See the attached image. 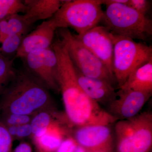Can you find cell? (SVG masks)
I'll use <instances>...</instances> for the list:
<instances>
[{
  "instance_id": "7",
  "label": "cell",
  "mask_w": 152,
  "mask_h": 152,
  "mask_svg": "<svg viewBox=\"0 0 152 152\" xmlns=\"http://www.w3.org/2000/svg\"><path fill=\"white\" fill-rule=\"evenodd\" d=\"M62 42L74 66L84 75L100 79L112 86L117 84L115 79L103 63L81 43L68 28H60Z\"/></svg>"
},
{
  "instance_id": "19",
  "label": "cell",
  "mask_w": 152,
  "mask_h": 152,
  "mask_svg": "<svg viewBox=\"0 0 152 152\" xmlns=\"http://www.w3.org/2000/svg\"><path fill=\"white\" fill-rule=\"evenodd\" d=\"M13 65V59L0 53V95L12 80L16 73Z\"/></svg>"
},
{
  "instance_id": "1",
  "label": "cell",
  "mask_w": 152,
  "mask_h": 152,
  "mask_svg": "<svg viewBox=\"0 0 152 152\" xmlns=\"http://www.w3.org/2000/svg\"><path fill=\"white\" fill-rule=\"evenodd\" d=\"M58 60L57 80L62 96L65 116L71 126L109 125L118 119L90 99L78 82L75 66L61 40L52 44Z\"/></svg>"
},
{
  "instance_id": "22",
  "label": "cell",
  "mask_w": 152,
  "mask_h": 152,
  "mask_svg": "<svg viewBox=\"0 0 152 152\" xmlns=\"http://www.w3.org/2000/svg\"><path fill=\"white\" fill-rule=\"evenodd\" d=\"M34 115L15 114H1L0 120L6 127H8L30 124Z\"/></svg>"
},
{
  "instance_id": "26",
  "label": "cell",
  "mask_w": 152,
  "mask_h": 152,
  "mask_svg": "<svg viewBox=\"0 0 152 152\" xmlns=\"http://www.w3.org/2000/svg\"><path fill=\"white\" fill-rule=\"evenodd\" d=\"M78 145L72 135L63 140L56 152H75Z\"/></svg>"
},
{
  "instance_id": "28",
  "label": "cell",
  "mask_w": 152,
  "mask_h": 152,
  "mask_svg": "<svg viewBox=\"0 0 152 152\" xmlns=\"http://www.w3.org/2000/svg\"><path fill=\"white\" fill-rule=\"evenodd\" d=\"M75 152H86L85 149L83 147L80 146L78 145L75 151Z\"/></svg>"
},
{
  "instance_id": "23",
  "label": "cell",
  "mask_w": 152,
  "mask_h": 152,
  "mask_svg": "<svg viewBox=\"0 0 152 152\" xmlns=\"http://www.w3.org/2000/svg\"><path fill=\"white\" fill-rule=\"evenodd\" d=\"M13 140L7 127L0 120V152H11Z\"/></svg>"
},
{
  "instance_id": "6",
  "label": "cell",
  "mask_w": 152,
  "mask_h": 152,
  "mask_svg": "<svg viewBox=\"0 0 152 152\" xmlns=\"http://www.w3.org/2000/svg\"><path fill=\"white\" fill-rule=\"evenodd\" d=\"M113 73L120 88L137 68L152 59V48L130 38L113 35Z\"/></svg>"
},
{
  "instance_id": "2",
  "label": "cell",
  "mask_w": 152,
  "mask_h": 152,
  "mask_svg": "<svg viewBox=\"0 0 152 152\" xmlns=\"http://www.w3.org/2000/svg\"><path fill=\"white\" fill-rule=\"evenodd\" d=\"M48 90L26 68L17 70L1 94V114L34 115L42 111L55 110Z\"/></svg>"
},
{
  "instance_id": "14",
  "label": "cell",
  "mask_w": 152,
  "mask_h": 152,
  "mask_svg": "<svg viewBox=\"0 0 152 152\" xmlns=\"http://www.w3.org/2000/svg\"><path fill=\"white\" fill-rule=\"evenodd\" d=\"M72 128L66 117L57 120L42 136L33 138L37 152H56L63 140L72 135Z\"/></svg>"
},
{
  "instance_id": "4",
  "label": "cell",
  "mask_w": 152,
  "mask_h": 152,
  "mask_svg": "<svg viewBox=\"0 0 152 152\" xmlns=\"http://www.w3.org/2000/svg\"><path fill=\"white\" fill-rule=\"evenodd\" d=\"M102 0L64 1L51 19L57 29H73L81 34L99 25L103 16Z\"/></svg>"
},
{
  "instance_id": "10",
  "label": "cell",
  "mask_w": 152,
  "mask_h": 152,
  "mask_svg": "<svg viewBox=\"0 0 152 152\" xmlns=\"http://www.w3.org/2000/svg\"><path fill=\"white\" fill-rule=\"evenodd\" d=\"M117 95L115 99L108 106L107 112L118 120H122L138 115L152 94L119 89Z\"/></svg>"
},
{
  "instance_id": "29",
  "label": "cell",
  "mask_w": 152,
  "mask_h": 152,
  "mask_svg": "<svg viewBox=\"0 0 152 152\" xmlns=\"http://www.w3.org/2000/svg\"></svg>"
},
{
  "instance_id": "21",
  "label": "cell",
  "mask_w": 152,
  "mask_h": 152,
  "mask_svg": "<svg viewBox=\"0 0 152 152\" xmlns=\"http://www.w3.org/2000/svg\"><path fill=\"white\" fill-rule=\"evenodd\" d=\"M26 9L23 1L0 0V20L13 14L24 13Z\"/></svg>"
},
{
  "instance_id": "15",
  "label": "cell",
  "mask_w": 152,
  "mask_h": 152,
  "mask_svg": "<svg viewBox=\"0 0 152 152\" xmlns=\"http://www.w3.org/2000/svg\"><path fill=\"white\" fill-rule=\"evenodd\" d=\"M64 1L25 0V14L33 23L41 20L51 18L61 7Z\"/></svg>"
},
{
  "instance_id": "18",
  "label": "cell",
  "mask_w": 152,
  "mask_h": 152,
  "mask_svg": "<svg viewBox=\"0 0 152 152\" xmlns=\"http://www.w3.org/2000/svg\"><path fill=\"white\" fill-rule=\"evenodd\" d=\"M62 116L55 110L42 111L36 114L30 123L33 138L42 136L52 124Z\"/></svg>"
},
{
  "instance_id": "11",
  "label": "cell",
  "mask_w": 152,
  "mask_h": 152,
  "mask_svg": "<svg viewBox=\"0 0 152 152\" xmlns=\"http://www.w3.org/2000/svg\"><path fill=\"white\" fill-rule=\"evenodd\" d=\"M109 125H90L75 128L72 136L84 148H108L114 139V130Z\"/></svg>"
},
{
  "instance_id": "24",
  "label": "cell",
  "mask_w": 152,
  "mask_h": 152,
  "mask_svg": "<svg viewBox=\"0 0 152 152\" xmlns=\"http://www.w3.org/2000/svg\"><path fill=\"white\" fill-rule=\"evenodd\" d=\"M7 128L13 140L14 138L22 139L32 136L31 128L30 124L12 126Z\"/></svg>"
},
{
  "instance_id": "20",
  "label": "cell",
  "mask_w": 152,
  "mask_h": 152,
  "mask_svg": "<svg viewBox=\"0 0 152 152\" xmlns=\"http://www.w3.org/2000/svg\"><path fill=\"white\" fill-rule=\"evenodd\" d=\"M24 34H12L7 36L0 41V53L11 58V56L16 54L24 37Z\"/></svg>"
},
{
  "instance_id": "30",
  "label": "cell",
  "mask_w": 152,
  "mask_h": 152,
  "mask_svg": "<svg viewBox=\"0 0 152 152\" xmlns=\"http://www.w3.org/2000/svg\"></svg>"
},
{
  "instance_id": "3",
  "label": "cell",
  "mask_w": 152,
  "mask_h": 152,
  "mask_svg": "<svg viewBox=\"0 0 152 152\" xmlns=\"http://www.w3.org/2000/svg\"><path fill=\"white\" fill-rule=\"evenodd\" d=\"M102 1L106 7L101 22L113 34L142 40L152 36L151 19L128 5L111 2L110 0Z\"/></svg>"
},
{
  "instance_id": "17",
  "label": "cell",
  "mask_w": 152,
  "mask_h": 152,
  "mask_svg": "<svg viewBox=\"0 0 152 152\" xmlns=\"http://www.w3.org/2000/svg\"><path fill=\"white\" fill-rule=\"evenodd\" d=\"M33 24L25 14H15L9 16L0 20V41L10 35H25Z\"/></svg>"
},
{
  "instance_id": "16",
  "label": "cell",
  "mask_w": 152,
  "mask_h": 152,
  "mask_svg": "<svg viewBox=\"0 0 152 152\" xmlns=\"http://www.w3.org/2000/svg\"><path fill=\"white\" fill-rule=\"evenodd\" d=\"M119 89L152 94V59L134 71Z\"/></svg>"
},
{
  "instance_id": "8",
  "label": "cell",
  "mask_w": 152,
  "mask_h": 152,
  "mask_svg": "<svg viewBox=\"0 0 152 152\" xmlns=\"http://www.w3.org/2000/svg\"><path fill=\"white\" fill-rule=\"evenodd\" d=\"M22 59L25 68L48 89L60 92L57 80L58 60L52 47L33 52Z\"/></svg>"
},
{
  "instance_id": "9",
  "label": "cell",
  "mask_w": 152,
  "mask_h": 152,
  "mask_svg": "<svg viewBox=\"0 0 152 152\" xmlns=\"http://www.w3.org/2000/svg\"><path fill=\"white\" fill-rule=\"evenodd\" d=\"M75 36L103 63L111 73L114 75L113 35L104 26L98 25L83 34L75 35Z\"/></svg>"
},
{
  "instance_id": "25",
  "label": "cell",
  "mask_w": 152,
  "mask_h": 152,
  "mask_svg": "<svg viewBox=\"0 0 152 152\" xmlns=\"http://www.w3.org/2000/svg\"><path fill=\"white\" fill-rule=\"evenodd\" d=\"M128 5L143 15L146 16L151 7V2L148 0H129Z\"/></svg>"
},
{
  "instance_id": "13",
  "label": "cell",
  "mask_w": 152,
  "mask_h": 152,
  "mask_svg": "<svg viewBox=\"0 0 152 152\" xmlns=\"http://www.w3.org/2000/svg\"><path fill=\"white\" fill-rule=\"evenodd\" d=\"M76 76L80 86L88 96L100 105H107L117 97L113 86L100 79L84 75L75 66Z\"/></svg>"
},
{
  "instance_id": "12",
  "label": "cell",
  "mask_w": 152,
  "mask_h": 152,
  "mask_svg": "<svg viewBox=\"0 0 152 152\" xmlns=\"http://www.w3.org/2000/svg\"><path fill=\"white\" fill-rule=\"evenodd\" d=\"M57 29L51 19L43 22L27 35L25 36L15 55V58L23 59L33 52L51 47L55 31Z\"/></svg>"
},
{
  "instance_id": "27",
  "label": "cell",
  "mask_w": 152,
  "mask_h": 152,
  "mask_svg": "<svg viewBox=\"0 0 152 152\" xmlns=\"http://www.w3.org/2000/svg\"><path fill=\"white\" fill-rule=\"evenodd\" d=\"M11 152H32V149L29 144L22 142L19 144Z\"/></svg>"
},
{
  "instance_id": "5",
  "label": "cell",
  "mask_w": 152,
  "mask_h": 152,
  "mask_svg": "<svg viewBox=\"0 0 152 152\" xmlns=\"http://www.w3.org/2000/svg\"><path fill=\"white\" fill-rule=\"evenodd\" d=\"M113 130L118 152H148L152 145V114L144 112L118 120Z\"/></svg>"
}]
</instances>
